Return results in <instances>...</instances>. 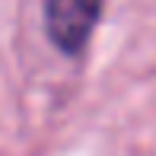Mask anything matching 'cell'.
<instances>
[{
	"instance_id": "6da1fadb",
	"label": "cell",
	"mask_w": 156,
	"mask_h": 156,
	"mask_svg": "<svg viewBox=\"0 0 156 156\" xmlns=\"http://www.w3.org/2000/svg\"><path fill=\"white\" fill-rule=\"evenodd\" d=\"M99 16H102V0H45L48 38L64 54L83 51Z\"/></svg>"
}]
</instances>
